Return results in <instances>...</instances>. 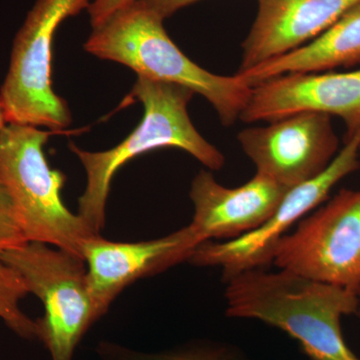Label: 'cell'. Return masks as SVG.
<instances>
[{
  "instance_id": "6da1fadb",
  "label": "cell",
  "mask_w": 360,
  "mask_h": 360,
  "mask_svg": "<svg viewBox=\"0 0 360 360\" xmlns=\"http://www.w3.org/2000/svg\"><path fill=\"white\" fill-rule=\"evenodd\" d=\"M226 315L257 319L285 331L310 360H360L341 331V317L356 314L359 292L290 270H245L224 279Z\"/></svg>"
},
{
  "instance_id": "7a4b0ae2",
  "label": "cell",
  "mask_w": 360,
  "mask_h": 360,
  "mask_svg": "<svg viewBox=\"0 0 360 360\" xmlns=\"http://www.w3.org/2000/svg\"><path fill=\"white\" fill-rule=\"evenodd\" d=\"M163 18L131 0L94 26L84 49L131 68L137 77L181 85L205 97L224 127L239 120L252 87L238 75H215L191 60L168 37Z\"/></svg>"
},
{
  "instance_id": "3957f363",
  "label": "cell",
  "mask_w": 360,
  "mask_h": 360,
  "mask_svg": "<svg viewBox=\"0 0 360 360\" xmlns=\"http://www.w3.org/2000/svg\"><path fill=\"white\" fill-rule=\"evenodd\" d=\"M194 94L181 85L137 77L132 96L143 105L144 115L136 129L110 150L91 153L70 144V150L86 172V187L78 200L77 214L92 231L99 233L105 224L106 201L115 172L136 156L175 148L210 169L224 167V155L196 130L189 117L187 106Z\"/></svg>"
},
{
  "instance_id": "277c9868",
  "label": "cell",
  "mask_w": 360,
  "mask_h": 360,
  "mask_svg": "<svg viewBox=\"0 0 360 360\" xmlns=\"http://www.w3.org/2000/svg\"><path fill=\"white\" fill-rule=\"evenodd\" d=\"M54 134L7 123L0 132V182L28 241L46 243L82 258L84 241L99 233L63 203L65 175L49 167L44 151Z\"/></svg>"
},
{
  "instance_id": "5b68a950",
  "label": "cell",
  "mask_w": 360,
  "mask_h": 360,
  "mask_svg": "<svg viewBox=\"0 0 360 360\" xmlns=\"http://www.w3.org/2000/svg\"><path fill=\"white\" fill-rule=\"evenodd\" d=\"M92 0H37L14 39L0 89L7 123L60 134L72 122L68 103L52 89V44L59 25L89 9Z\"/></svg>"
},
{
  "instance_id": "8992f818",
  "label": "cell",
  "mask_w": 360,
  "mask_h": 360,
  "mask_svg": "<svg viewBox=\"0 0 360 360\" xmlns=\"http://www.w3.org/2000/svg\"><path fill=\"white\" fill-rule=\"evenodd\" d=\"M44 307L37 340L52 360H72L75 348L97 319L82 258L46 243L28 241L0 255Z\"/></svg>"
},
{
  "instance_id": "52a82bcc",
  "label": "cell",
  "mask_w": 360,
  "mask_h": 360,
  "mask_svg": "<svg viewBox=\"0 0 360 360\" xmlns=\"http://www.w3.org/2000/svg\"><path fill=\"white\" fill-rule=\"evenodd\" d=\"M272 264L359 292L360 189H341L302 219L277 243Z\"/></svg>"
},
{
  "instance_id": "ba28073f",
  "label": "cell",
  "mask_w": 360,
  "mask_h": 360,
  "mask_svg": "<svg viewBox=\"0 0 360 360\" xmlns=\"http://www.w3.org/2000/svg\"><path fill=\"white\" fill-rule=\"evenodd\" d=\"M360 131L345 141L321 174L288 189L271 217L255 231L224 241H206L194 250L187 262L196 266H217L224 279L272 264V253L281 238L298 220L328 198L333 187L359 169Z\"/></svg>"
},
{
  "instance_id": "9c48e42d",
  "label": "cell",
  "mask_w": 360,
  "mask_h": 360,
  "mask_svg": "<svg viewBox=\"0 0 360 360\" xmlns=\"http://www.w3.org/2000/svg\"><path fill=\"white\" fill-rule=\"evenodd\" d=\"M238 139L257 174L288 189L321 174L340 151L331 116L311 111L243 129Z\"/></svg>"
},
{
  "instance_id": "30bf717a",
  "label": "cell",
  "mask_w": 360,
  "mask_h": 360,
  "mask_svg": "<svg viewBox=\"0 0 360 360\" xmlns=\"http://www.w3.org/2000/svg\"><path fill=\"white\" fill-rule=\"evenodd\" d=\"M338 116L345 125L343 141L360 131V70L288 73L252 87L239 120L272 122L295 113Z\"/></svg>"
},
{
  "instance_id": "8fae6325",
  "label": "cell",
  "mask_w": 360,
  "mask_h": 360,
  "mask_svg": "<svg viewBox=\"0 0 360 360\" xmlns=\"http://www.w3.org/2000/svg\"><path fill=\"white\" fill-rule=\"evenodd\" d=\"M198 245L187 226L153 240L115 243L94 234L84 241L82 257L97 321L129 284L188 260Z\"/></svg>"
},
{
  "instance_id": "7c38bea8",
  "label": "cell",
  "mask_w": 360,
  "mask_h": 360,
  "mask_svg": "<svg viewBox=\"0 0 360 360\" xmlns=\"http://www.w3.org/2000/svg\"><path fill=\"white\" fill-rule=\"evenodd\" d=\"M288 191L258 174L243 186L229 188L200 170L191 184L194 215L187 229L198 246L214 238H239L264 224Z\"/></svg>"
},
{
  "instance_id": "4fadbf2b",
  "label": "cell",
  "mask_w": 360,
  "mask_h": 360,
  "mask_svg": "<svg viewBox=\"0 0 360 360\" xmlns=\"http://www.w3.org/2000/svg\"><path fill=\"white\" fill-rule=\"evenodd\" d=\"M360 0H257L243 42L239 71L283 56L316 39Z\"/></svg>"
},
{
  "instance_id": "5bb4252c",
  "label": "cell",
  "mask_w": 360,
  "mask_h": 360,
  "mask_svg": "<svg viewBox=\"0 0 360 360\" xmlns=\"http://www.w3.org/2000/svg\"><path fill=\"white\" fill-rule=\"evenodd\" d=\"M360 65V2L321 35L300 49L236 73L255 85L288 73L322 72Z\"/></svg>"
},
{
  "instance_id": "9a60e30c",
  "label": "cell",
  "mask_w": 360,
  "mask_h": 360,
  "mask_svg": "<svg viewBox=\"0 0 360 360\" xmlns=\"http://www.w3.org/2000/svg\"><path fill=\"white\" fill-rule=\"evenodd\" d=\"M101 360H248L236 348L214 342H198L160 352H139L103 342L99 345Z\"/></svg>"
},
{
  "instance_id": "2e32d148",
  "label": "cell",
  "mask_w": 360,
  "mask_h": 360,
  "mask_svg": "<svg viewBox=\"0 0 360 360\" xmlns=\"http://www.w3.org/2000/svg\"><path fill=\"white\" fill-rule=\"evenodd\" d=\"M27 295V288L20 274L0 259V319L20 338L35 340L37 321L20 309V302Z\"/></svg>"
},
{
  "instance_id": "e0dca14e",
  "label": "cell",
  "mask_w": 360,
  "mask_h": 360,
  "mask_svg": "<svg viewBox=\"0 0 360 360\" xmlns=\"http://www.w3.org/2000/svg\"><path fill=\"white\" fill-rule=\"evenodd\" d=\"M28 243L11 198L0 182V255Z\"/></svg>"
},
{
  "instance_id": "ac0fdd59",
  "label": "cell",
  "mask_w": 360,
  "mask_h": 360,
  "mask_svg": "<svg viewBox=\"0 0 360 360\" xmlns=\"http://www.w3.org/2000/svg\"><path fill=\"white\" fill-rule=\"evenodd\" d=\"M129 1L131 0H92L87 9L92 27L101 25L111 13Z\"/></svg>"
},
{
  "instance_id": "d6986e66",
  "label": "cell",
  "mask_w": 360,
  "mask_h": 360,
  "mask_svg": "<svg viewBox=\"0 0 360 360\" xmlns=\"http://www.w3.org/2000/svg\"><path fill=\"white\" fill-rule=\"evenodd\" d=\"M139 1L165 20L180 9L191 6L198 0H139Z\"/></svg>"
},
{
  "instance_id": "ffe728a7",
  "label": "cell",
  "mask_w": 360,
  "mask_h": 360,
  "mask_svg": "<svg viewBox=\"0 0 360 360\" xmlns=\"http://www.w3.org/2000/svg\"><path fill=\"white\" fill-rule=\"evenodd\" d=\"M7 124L6 115H4V108H2L1 101H0V132Z\"/></svg>"
},
{
  "instance_id": "44dd1931",
  "label": "cell",
  "mask_w": 360,
  "mask_h": 360,
  "mask_svg": "<svg viewBox=\"0 0 360 360\" xmlns=\"http://www.w3.org/2000/svg\"><path fill=\"white\" fill-rule=\"evenodd\" d=\"M359 309H357L356 314H357V316H359V319H360V290H359Z\"/></svg>"
},
{
  "instance_id": "7402d4cb",
  "label": "cell",
  "mask_w": 360,
  "mask_h": 360,
  "mask_svg": "<svg viewBox=\"0 0 360 360\" xmlns=\"http://www.w3.org/2000/svg\"><path fill=\"white\" fill-rule=\"evenodd\" d=\"M359 155H360V148H359Z\"/></svg>"
}]
</instances>
